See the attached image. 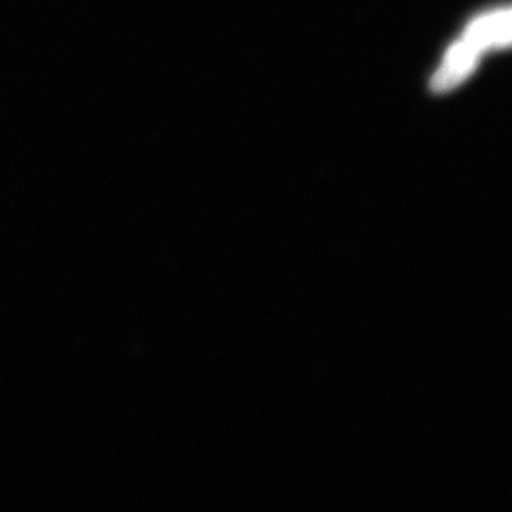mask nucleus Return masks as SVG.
I'll return each mask as SVG.
<instances>
[{
    "instance_id": "nucleus-1",
    "label": "nucleus",
    "mask_w": 512,
    "mask_h": 512,
    "mask_svg": "<svg viewBox=\"0 0 512 512\" xmlns=\"http://www.w3.org/2000/svg\"><path fill=\"white\" fill-rule=\"evenodd\" d=\"M481 50L483 49L476 45L473 40L464 36V39L450 50L446 62L434 76V89L437 92H446V90L453 89L476 66Z\"/></svg>"
},
{
    "instance_id": "nucleus-2",
    "label": "nucleus",
    "mask_w": 512,
    "mask_h": 512,
    "mask_svg": "<svg viewBox=\"0 0 512 512\" xmlns=\"http://www.w3.org/2000/svg\"><path fill=\"white\" fill-rule=\"evenodd\" d=\"M468 39L473 40L481 49L488 46H507L511 40V12L493 13L478 19L467 30Z\"/></svg>"
}]
</instances>
